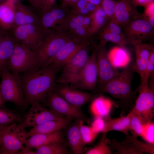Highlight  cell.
<instances>
[{
	"label": "cell",
	"mask_w": 154,
	"mask_h": 154,
	"mask_svg": "<svg viewBox=\"0 0 154 154\" xmlns=\"http://www.w3.org/2000/svg\"><path fill=\"white\" fill-rule=\"evenodd\" d=\"M7 0H0V4L4 2Z\"/></svg>",
	"instance_id": "cell-54"
},
{
	"label": "cell",
	"mask_w": 154,
	"mask_h": 154,
	"mask_svg": "<svg viewBox=\"0 0 154 154\" xmlns=\"http://www.w3.org/2000/svg\"><path fill=\"white\" fill-rule=\"evenodd\" d=\"M90 14L91 19L88 31L90 36L93 38L94 35L98 32L108 20L100 5L98 6L94 12Z\"/></svg>",
	"instance_id": "cell-30"
},
{
	"label": "cell",
	"mask_w": 154,
	"mask_h": 154,
	"mask_svg": "<svg viewBox=\"0 0 154 154\" xmlns=\"http://www.w3.org/2000/svg\"><path fill=\"white\" fill-rule=\"evenodd\" d=\"M72 38L56 26L46 31L41 43L34 51L40 66L47 65L64 45Z\"/></svg>",
	"instance_id": "cell-3"
},
{
	"label": "cell",
	"mask_w": 154,
	"mask_h": 154,
	"mask_svg": "<svg viewBox=\"0 0 154 154\" xmlns=\"http://www.w3.org/2000/svg\"><path fill=\"white\" fill-rule=\"evenodd\" d=\"M106 133H103L99 143L86 151V154H110L111 150L107 144Z\"/></svg>",
	"instance_id": "cell-36"
},
{
	"label": "cell",
	"mask_w": 154,
	"mask_h": 154,
	"mask_svg": "<svg viewBox=\"0 0 154 154\" xmlns=\"http://www.w3.org/2000/svg\"><path fill=\"white\" fill-rule=\"evenodd\" d=\"M100 30L117 34L122 33L120 26L112 20L108 21Z\"/></svg>",
	"instance_id": "cell-40"
},
{
	"label": "cell",
	"mask_w": 154,
	"mask_h": 154,
	"mask_svg": "<svg viewBox=\"0 0 154 154\" xmlns=\"http://www.w3.org/2000/svg\"><path fill=\"white\" fill-rule=\"evenodd\" d=\"M73 119L69 118L48 121L33 127L27 132L28 137L36 134H50L63 128Z\"/></svg>",
	"instance_id": "cell-25"
},
{
	"label": "cell",
	"mask_w": 154,
	"mask_h": 154,
	"mask_svg": "<svg viewBox=\"0 0 154 154\" xmlns=\"http://www.w3.org/2000/svg\"><path fill=\"white\" fill-rule=\"evenodd\" d=\"M133 73L130 64L99 92L108 94L118 99V105L123 113H125L129 109H132L135 101L137 93L131 88Z\"/></svg>",
	"instance_id": "cell-2"
},
{
	"label": "cell",
	"mask_w": 154,
	"mask_h": 154,
	"mask_svg": "<svg viewBox=\"0 0 154 154\" xmlns=\"http://www.w3.org/2000/svg\"><path fill=\"white\" fill-rule=\"evenodd\" d=\"M95 46L81 72L70 85L82 90L97 93L98 73Z\"/></svg>",
	"instance_id": "cell-10"
},
{
	"label": "cell",
	"mask_w": 154,
	"mask_h": 154,
	"mask_svg": "<svg viewBox=\"0 0 154 154\" xmlns=\"http://www.w3.org/2000/svg\"><path fill=\"white\" fill-rule=\"evenodd\" d=\"M50 110L67 118L79 119L89 123L90 120L81 109L71 105L58 95L54 90L49 94L44 101Z\"/></svg>",
	"instance_id": "cell-12"
},
{
	"label": "cell",
	"mask_w": 154,
	"mask_h": 154,
	"mask_svg": "<svg viewBox=\"0 0 154 154\" xmlns=\"http://www.w3.org/2000/svg\"><path fill=\"white\" fill-rule=\"evenodd\" d=\"M15 0H7L0 4V27L5 31H10L14 24Z\"/></svg>",
	"instance_id": "cell-24"
},
{
	"label": "cell",
	"mask_w": 154,
	"mask_h": 154,
	"mask_svg": "<svg viewBox=\"0 0 154 154\" xmlns=\"http://www.w3.org/2000/svg\"><path fill=\"white\" fill-rule=\"evenodd\" d=\"M144 13H143L145 16L148 17L154 15V1H153L145 7Z\"/></svg>",
	"instance_id": "cell-44"
},
{
	"label": "cell",
	"mask_w": 154,
	"mask_h": 154,
	"mask_svg": "<svg viewBox=\"0 0 154 154\" xmlns=\"http://www.w3.org/2000/svg\"><path fill=\"white\" fill-rule=\"evenodd\" d=\"M30 4L31 7L38 13L41 11L44 0H27Z\"/></svg>",
	"instance_id": "cell-42"
},
{
	"label": "cell",
	"mask_w": 154,
	"mask_h": 154,
	"mask_svg": "<svg viewBox=\"0 0 154 154\" xmlns=\"http://www.w3.org/2000/svg\"><path fill=\"white\" fill-rule=\"evenodd\" d=\"M36 154H68L72 153L66 141L48 144L36 149Z\"/></svg>",
	"instance_id": "cell-31"
},
{
	"label": "cell",
	"mask_w": 154,
	"mask_h": 154,
	"mask_svg": "<svg viewBox=\"0 0 154 154\" xmlns=\"http://www.w3.org/2000/svg\"><path fill=\"white\" fill-rule=\"evenodd\" d=\"M54 91L69 103L79 108L91 102L98 95L75 88L68 84L56 85Z\"/></svg>",
	"instance_id": "cell-15"
},
{
	"label": "cell",
	"mask_w": 154,
	"mask_h": 154,
	"mask_svg": "<svg viewBox=\"0 0 154 154\" xmlns=\"http://www.w3.org/2000/svg\"><path fill=\"white\" fill-rule=\"evenodd\" d=\"M72 0H62L61 4L63 6L70 7Z\"/></svg>",
	"instance_id": "cell-48"
},
{
	"label": "cell",
	"mask_w": 154,
	"mask_h": 154,
	"mask_svg": "<svg viewBox=\"0 0 154 154\" xmlns=\"http://www.w3.org/2000/svg\"><path fill=\"white\" fill-rule=\"evenodd\" d=\"M40 67L35 52L22 44L16 42L7 68L13 74H20Z\"/></svg>",
	"instance_id": "cell-4"
},
{
	"label": "cell",
	"mask_w": 154,
	"mask_h": 154,
	"mask_svg": "<svg viewBox=\"0 0 154 154\" xmlns=\"http://www.w3.org/2000/svg\"><path fill=\"white\" fill-rule=\"evenodd\" d=\"M62 129L50 134L38 133L33 135L24 141L25 147L36 149L51 143L65 141Z\"/></svg>",
	"instance_id": "cell-23"
},
{
	"label": "cell",
	"mask_w": 154,
	"mask_h": 154,
	"mask_svg": "<svg viewBox=\"0 0 154 154\" xmlns=\"http://www.w3.org/2000/svg\"><path fill=\"white\" fill-rule=\"evenodd\" d=\"M130 114V122L129 131L131 135L135 138L141 137L143 131V124L131 110Z\"/></svg>",
	"instance_id": "cell-34"
},
{
	"label": "cell",
	"mask_w": 154,
	"mask_h": 154,
	"mask_svg": "<svg viewBox=\"0 0 154 154\" xmlns=\"http://www.w3.org/2000/svg\"><path fill=\"white\" fill-rule=\"evenodd\" d=\"M129 112L125 116L117 118L112 119L109 115L104 117L105 126L102 133L112 131H117L123 133L125 135L129 133L130 122Z\"/></svg>",
	"instance_id": "cell-27"
},
{
	"label": "cell",
	"mask_w": 154,
	"mask_h": 154,
	"mask_svg": "<svg viewBox=\"0 0 154 154\" xmlns=\"http://www.w3.org/2000/svg\"><path fill=\"white\" fill-rule=\"evenodd\" d=\"M90 110L96 117L104 118L109 115L114 103L101 95H98L91 102Z\"/></svg>",
	"instance_id": "cell-28"
},
{
	"label": "cell",
	"mask_w": 154,
	"mask_h": 154,
	"mask_svg": "<svg viewBox=\"0 0 154 154\" xmlns=\"http://www.w3.org/2000/svg\"><path fill=\"white\" fill-rule=\"evenodd\" d=\"M125 135V138L120 143L115 139L109 142L111 150H116L121 154H141L144 153H154V145L142 142L129 133Z\"/></svg>",
	"instance_id": "cell-16"
},
{
	"label": "cell",
	"mask_w": 154,
	"mask_h": 154,
	"mask_svg": "<svg viewBox=\"0 0 154 154\" xmlns=\"http://www.w3.org/2000/svg\"><path fill=\"white\" fill-rule=\"evenodd\" d=\"M17 41L12 36L7 33L0 46V74L7 67Z\"/></svg>",
	"instance_id": "cell-29"
},
{
	"label": "cell",
	"mask_w": 154,
	"mask_h": 154,
	"mask_svg": "<svg viewBox=\"0 0 154 154\" xmlns=\"http://www.w3.org/2000/svg\"><path fill=\"white\" fill-rule=\"evenodd\" d=\"M136 55V60L131 63V68L133 73H138L140 77L139 86L143 85L145 79L146 67L150 54L154 50L153 45L141 43L132 45Z\"/></svg>",
	"instance_id": "cell-20"
},
{
	"label": "cell",
	"mask_w": 154,
	"mask_h": 154,
	"mask_svg": "<svg viewBox=\"0 0 154 154\" xmlns=\"http://www.w3.org/2000/svg\"><path fill=\"white\" fill-rule=\"evenodd\" d=\"M1 75L2 81L0 94L2 101L11 102L17 106L25 103L20 75L13 74L7 67L3 70Z\"/></svg>",
	"instance_id": "cell-6"
},
{
	"label": "cell",
	"mask_w": 154,
	"mask_h": 154,
	"mask_svg": "<svg viewBox=\"0 0 154 154\" xmlns=\"http://www.w3.org/2000/svg\"><path fill=\"white\" fill-rule=\"evenodd\" d=\"M70 14L69 7L56 3L48 11L40 15V26L46 31L60 24Z\"/></svg>",
	"instance_id": "cell-19"
},
{
	"label": "cell",
	"mask_w": 154,
	"mask_h": 154,
	"mask_svg": "<svg viewBox=\"0 0 154 154\" xmlns=\"http://www.w3.org/2000/svg\"><path fill=\"white\" fill-rule=\"evenodd\" d=\"M5 127H0V133Z\"/></svg>",
	"instance_id": "cell-53"
},
{
	"label": "cell",
	"mask_w": 154,
	"mask_h": 154,
	"mask_svg": "<svg viewBox=\"0 0 154 154\" xmlns=\"http://www.w3.org/2000/svg\"><path fill=\"white\" fill-rule=\"evenodd\" d=\"M106 44L105 42L100 41L95 46L98 73L97 93L119 73L110 61L106 48Z\"/></svg>",
	"instance_id": "cell-9"
},
{
	"label": "cell",
	"mask_w": 154,
	"mask_h": 154,
	"mask_svg": "<svg viewBox=\"0 0 154 154\" xmlns=\"http://www.w3.org/2000/svg\"><path fill=\"white\" fill-rule=\"evenodd\" d=\"M139 95L132 110L143 124L151 121L154 116V91L149 87L137 88Z\"/></svg>",
	"instance_id": "cell-13"
},
{
	"label": "cell",
	"mask_w": 154,
	"mask_h": 154,
	"mask_svg": "<svg viewBox=\"0 0 154 154\" xmlns=\"http://www.w3.org/2000/svg\"><path fill=\"white\" fill-rule=\"evenodd\" d=\"M116 1L114 0H102L100 6L104 11L108 21L111 19L114 15Z\"/></svg>",
	"instance_id": "cell-39"
},
{
	"label": "cell",
	"mask_w": 154,
	"mask_h": 154,
	"mask_svg": "<svg viewBox=\"0 0 154 154\" xmlns=\"http://www.w3.org/2000/svg\"><path fill=\"white\" fill-rule=\"evenodd\" d=\"M84 122L82 120H80V130L83 141L85 145L92 142L98 133L95 131L91 126L84 125Z\"/></svg>",
	"instance_id": "cell-35"
},
{
	"label": "cell",
	"mask_w": 154,
	"mask_h": 154,
	"mask_svg": "<svg viewBox=\"0 0 154 154\" xmlns=\"http://www.w3.org/2000/svg\"><path fill=\"white\" fill-rule=\"evenodd\" d=\"M31 104V107L21 124L25 128L34 127L49 121L68 118L46 109L40 102H35Z\"/></svg>",
	"instance_id": "cell-14"
},
{
	"label": "cell",
	"mask_w": 154,
	"mask_h": 154,
	"mask_svg": "<svg viewBox=\"0 0 154 154\" xmlns=\"http://www.w3.org/2000/svg\"><path fill=\"white\" fill-rule=\"evenodd\" d=\"M122 27V33L127 44L132 45L141 43L144 39L154 35V27L143 14H140L139 17L131 20Z\"/></svg>",
	"instance_id": "cell-7"
},
{
	"label": "cell",
	"mask_w": 154,
	"mask_h": 154,
	"mask_svg": "<svg viewBox=\"0 0 154 154\" xmlns=\"http://www.w3.org/2000/svg\"><path fill=\"white\" fill-rule=\"evenodd\" d=\"M0 86H1V83H0Z\"/></svg>",
	"instance_id": "cell-57"
},
{
	"label": "cell",
	"mask_w": 154,
	"mask_h": 154,
	"mask_svg": "<svg viewBox=\"0 0 154 154\" xmlns=\"http://www.w3.org/2000/svg\"><path fill=\"white\" fill-rule=\"evenodd\" d=\"M60 70L48 65L21 73L20 76L25 103L44 102L56 85V75Z\"/></svg>",
	"instance_id": "cell-1"
},
{
	"label": "cell",
	"mask_w": 154,
	"mask_h": 154,
	"mask_svg": "<svg viewBox=\"0 0 154 154\" xmlns=\"http://www.w3.org/2000/svg\"><path fill=\"white\" fill-rule=\"evenodd\" d=\"M2 101H2V100L1 96L0 94V105L1 104Z\"/></svg>",
	"instance_id": "cell-55"
},
{
	"label": "cell",
	"mask_w": 154,
	"mask_h": 154,
	"mask_svg": "<svg viewBox=\"0 0 154 154\" xmlns=\"http://www.w3.org/2000/svg\"><path fill=\"white\" fill-rule=\"evenodd\" d=\"M108 54L111 64L116 69L124 68L131 60L130 54L125 47H114L108 52Z\"/></svg>",
	"instance_id": "cell-26"
},
{
	"label": "cell",
	"mask_w": 154,
	"mask_h": 154,
	"mask_svg": "<svg viewBox=\"0 0 154 154\" xmlns=\"http://www.w3.org/2000/svg\"><path fill=\"white\" fill-rule=\"evenodd\" d=\"M98 33L99 41L106 43L108 41L111 42L122 47H124L127 44L123 33L117 34L101 30H100Z\"/></svg>",
	"instance_id": "cell-32"
},
{
	"label": "cell",
	"mask_w": 154,
	"mask_h": 154,
	"mask_svg": "<svg viewBox=\"0 0 154 154\" xmlns=\"http://www.w3.org/2000/svg\"><path fill=\"white\" fill-rule=\"evenodd\" d=\"M93 129L98 133L102 132L105 126V121L103 118L96 117L91 126Z\"/></svg>",
	"instance_id": "cell-41"
},
{
	"label": "cell",
	"mask_w": 154,
	"mask_h": 154,
	"mask_svg": "<svg viewBox=\"0 0 154 154\" xmlns=\"http://www.w3.org/2000/svg\"><path fill=\"white\" fill-rule=\"evenodd\" d=\"M101 0H90L89 2L98 6L100 5Z\"/></svg>",
	"instance_id": "cell-51"
},
{
	"label": "cell",
	"mask_w": 154,
	"mask_h": 154,
	"mask_svg": "<svg viewBox=\"0 0 154 154\" xmlns=\"http://www.w3.org/2000/svg\"><path fill=\"white\" fill-rule=\"evenodd\" d=\"M6 31L3 30H0V46L1 42L7 33Z\"/></svg>",
	"instance_id": "cell-49"
},
{
	"label": "cell",
	"mask_w": 154,
	"mask_h": 154,
	"mask_svg": "<svg viewBox=\"0 0 154 154\" xmlns=\"http://www.w3.org/2000/svg\"><path fill=\"white\" fill-rule=\"evenodd\" d=\"M80 120L75 119L63 128L65 130L64 134L66 137L65 141L72 153L73 154H83L85 145L80 130Z\"/></svg>",
	"instance_id": "cell-21"
},
{
	"label": "cell",
	"mask_w": 154,
	"mask_h": 154,
	"mask_svg": "<svg viewBox=\"0 0 154 154\" xmlns=\"http://www.w3.org/2000/svg\"><path fill=\"white\" fill-rule=\"evenodd\" d=\"M15 18L13 26L26 25L40 26V18L31 7L15 0Z\"/></svg>",
	"instance_id": "cell-22"
},
{
	"label": "cell",
	"mask_w": 154,
	"mask_h": 154,
	"mask_svg": "<svg viewBox=\"0 0 154 154\" xmlns=\"http://www.w3.org/2000/svg\"><path fill=\"white\" fill-rule=\"evenodd\" d=\"M141 137L148 143L154 145V123L151 121L143 124Z\"/></svg>",
	"instance_id": "cell-37"
},
{
	"label": "cell",
	"mask_w": 154,
	"mask_h": 154,
	"mask_svg": "<svg viewBox=\"0 0 154 154\" xmlns=\"http://www.w3.org/2000/svg\"><path fill=\"white\" fill-rule=\"evenodd\" d=\"M88 2L85 0H79L70 8L71 14L76 15H86L90 12L86 7Z\"/></svg>",
	"instance_id": "cell-38"
},
{
	"label": "cell",
	"mask_w": 154,
	"mask_h": 154,
	"mask_svg": "<svg viewBox=\"0 0 154 154\" xmlns=\"http://www.w3.org/2000/svg\"><path fill=\"white\" fill-rule=\"evenodd\" d=\"M17 154H36V152L32 150L31 149L24 147L20 150Z\"/></svg>",
	"instance_id": "cell-45"
},
{
	"label": "cell",
	"mask_w": 154,
	"mask_h": 154,
	"mask_svg": "<svg viewBox=\"0 0 154 154\" xmlns=\"http://www.w3.org/2000/svg\"><path fill=\"white\" fill-rule=\"evenodd\" d=\"M0 30H3L0 27Z\"/></svg>",
	"instance_id": "cell-56"
},
{
	"label": "cell",
	"mask_w": 154,
	"mask_h": 154,
	"mask_svg": "<svg viewBox=\"0 0 154 154\" xmlns=\"http://www.w3.org/2000/svg\"><path fill=\"white\" fill-rule=\"evenodd\" d=\"M147 20L152 26L154 27V15L147 17Z\"/></svg>",
	"instance_id": "cell-50"
},
{
	"label": "cell",
	"mask_w": 154,
	"mask_h": 154,
	"mask_svg": "<svg viewBox=\"0 0 154 154\" xmlns=\"http://www.w3.org/2000/svg\"><path fill=\"white\" fill-rule=\"evenodd\" d=\"M94 47L89 45L79 50L72 58L62 68L60 75L56 78L59 84H72L77 78L86 64L89 57L90 50Z\"/></svg>",
	"instance_id": "cell-8"
},
{
	"label": "cell",
	"mask_w": 154,
	"mask_h": 154,
	"mask_svg": "<svg viewBox=\"0 0 154 154\" xmlns=\"http://www.w3.org/2000/svg\"><path fill=\"white\" fill-rule=\"evenodd\" d=\"M79 0H72L70 6V7L74 5Z\"/></svg>",
	"instance_id": "cell-52"
},
{
	"label": "cell",
	"mask_w": 154,
	"mask_h": 154,
	"mask_svg": "<svg viewBox=\"0 0 154 154\" xmlns=\"http://www.w3.org/2000/svg\"><path fill=\"white\" fill-rule=\"evenodd\" d=\"M27 132L22 124L14 123L6 127L0 133V154H17L24 147Z\"/></svg>",
	"instance_id": "cell-5"
},
{
	"label": "cell",
	"mask_w": 154,
	"mask_h": 154,
	"mask_svg": "<svg viewBox=\"0 0 154 154\" xmlns=\"http://www.w3.org/2000/svg\"><path fill=\"white\" fill-rule=\"evenodd\" d=\"M133 1L137 6L144 7L150 2L154 1V0H133Z\"/></svg>",
	"instance_id": "cell-46"
},
{
	"label": "cell",
	"mask_w": 154,
	"mask_h": 154,
	"mask_svg": "<svg viewBox=\"0 0 154 154\" xmlns=\"http://www.w3.org/2000/svg\"><path fill=\"white\" fill-rule=\"evenodd\" d=\"M10 31L17 42L33 51L41 43L46 31L40 26L33 25L13 26Z\"/></svg>",
	"instance_id": "cell-11"
},
{
	"label": "cell",
	"mask_w": 154,
	"mask_h": 154,
	"mask_svg": "<svg viewBox=\"0 0 154 154\" xmlns=\"http://www.w3.org/2000/svg\"><path fill=\"white\" fill-rule=\"evenodd\" d=\"M56 0H44L40 15L46 12L55 4Z\"/></svg>",
	"instance_id": "cell-43"
},
{
	"label": "cell",
	"mask_w": 154,
	"mask_h": 154,
	"mask_svg": "<svg viewBox=\"0 0 154 154\" xmlns=\"http://www.w3.org/2000/svg\"><path fill=\"white\" fill-rule=\"evenodd\" d=\"M98 6L96 5L91 3L87 2L86 7L89 11L91 13L94 12L96 10Z\"/></svg>",
	"instance_id": "cell-47"
},
{
	"label": "cell",
	"mask_w": 154,
	"mask_h": 154,
	"mask_svg": "<svg viewBox=\"0 0 154 154\" xmlns=\"http://www.w3.org/2000/svg\"><path fill=\"white\" fill-rule=\"evenodd\" d=\"M133 0L116 1L113 17L111 19L123 26L131 20L138 18L140 14Z\"/></svg>",
	"instance_id": "cell-18"
},
{
	"label": "cell",
	"mask_w": 154,
	"mask_h": 154,
	"mask_svg": "<svg viewBox=\"0 0 154 154\" xmlns=\"http://www.w3.org/2000/svg\"><path fill=\"white\" fill-rule=\"evenodd\" d=\"M89 45L94 47L90 42L72 38L64 45L48 65L60 70L79 50Z\"/></svg>",
	"instance_id": "cell-17"
},
{
	"label": "cell",
	"mask_w": 154,
	"mask_h": 154,
	"mask_svg": "<svg viewBox=\"0 0 154 154\" xmlns=\"http://www.w3.org/2000/svg\"><path fill=\"white\" fill-rule=\"evenodd\" d=\"M20 117L8 110L0 108V127H5L20 121Z\"/></svg>",
	"instance_id": "cell-33"
}]
</instances>
